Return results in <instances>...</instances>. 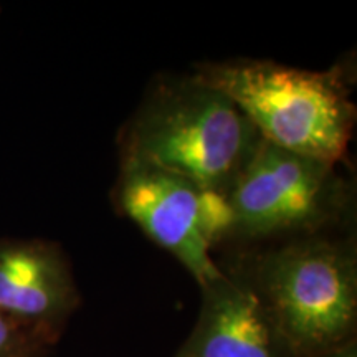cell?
I'll return each mask as SVG.
<instances>
[{
	"mask_svg": "<svg viewBox=\"0 0 357 357\" xmlns=\"http://www.w3.org/2000/svg\"><path fill=\"white\" fill-rule=\"evenodd\" d=\"M261 144L234 101L197 75L155 86L119 136L121 164L230 192Z\"/></svg>",
	"mask_w": 357,
	"mask_h": 357,
	"instance_id": "6da1fadb",
	"label": "cell"
},
{
	"mask_svg": "<svg viewBox=\"0 0 357 357\" xmlns=\"http://www.w3.org/2000/svg\"><path fill=\"white\" fill-rule=\"evenodd\" d=\"M195 75L234 101L268 144L337 166L346 158L356 106L339 66L234 60L200 65Z\"/></svg>",
	"mask_w": 357,
	"mask_h": 357,
	"instance_id": "7a4b0ae2",
	"label": "cell"
},
{
	"mask_svg": "<svg viewBox=\"0 0 357 357\" xmlns=\"http://www.w3.org/2000/svg\"><path fill=\"white\" fill-rule=\"evenodd\" d=\"M238 271L294 357L326 354L356 339L357 257L352 243L301 236L260 253Z\"/></svg>",
	"mask_w": 357,
	"mask_h": 357,
	"instance_id": "3957f363",
	"label": "cell"
},
{
	"mask_svg": "<svg viewBox=\"0 0 357 357\" xmlns=\"http://www.w3.org/2000/svg\"><path fill=\"white\" fill-rule=\"evenodd\" d=\"M229 194L236 215L235 236L242 240L311 236L336 222L347 204L337 164L265 141Z\"/></svg>",
	"mask_w": 357,
	"mask_h": 357,
	"instance_id": "277c9868",
	"label": "cell"
},
{
	"mask_svg": "<svg viewBox=\"0 0 357 357\" xmlns=\"http://www.w3.org/2000/svg\"><path fill=\"white\" fill-rule=\"evenodd\" d=\"M197 199L199 187L185 178L154 167L121 164L114 189L119 211L167 250L202 289L220 278L223 270L200 236Z\"/></svg>",
	"mask_w": 357,
	"mask_h": 357,
	"instance_id": "5b68a950",
	"label": "cell"
},
{
	"mask_svg": "<svg viewBox=\"0 0 357 357\" xmlns=\"http://www.w3.org/2000/svg\"><path fill=\"white\" fill-rule=\"evenodd\" d=\"M79 296L68 257L47 240H0V312L56 344Z\"/></svg>",
	"mask_w": 357,
	"mask_h": 357,
	"instance_id": "8992f818",
	"label": "cell"
},
{
	"mask_svg": "<svg viewBox=\"0 0 357 357\" xmlns=\"http://www.w3.org/2000/svg\"><path fill=\"white\" fill-rule=\"evenodd\" d=\"M174 357L294 356L250 281L230 270L202 288L197 323Z\"/></svg>",
	"mask_w": 357,
	"mask_h": 357,
	"instance_id": "52a82bcc",
	"label": "cell"
},
{
	"mask_svg": "<svg viewBox=\"0 0 357 357\" xmlns=\"http://www.w3.org/2000/svg\"><path fill=\"white\" fill-rule=\"evenodd\" d=\"M197 227L208 250L234 238L236 215L229 192L199 189Z\"/></svg>",
	"mask_w": 357,
	"mask_h": 357,
	"instance_id": "ba28073f",
	"label": "cell"
},
{
	"mask_svg": "<svg viewBox=\"0 0 357 357\" xmlns=\"http://www.w3.org/2000/svg\"><path fill=\"white\" fill-rule=\"evenodd\" d=\"M52 344L0 312V357H43Z\"/></svg>",
	"mask_w": 357,
	"mask_h": 357,
	"instance_id": "9c48e42d",
	"label": "cell"
},
{
	"mask_svg": "<svg viewBox=\"0 0 357 357\" xmlns=\"http://www.w3.org/2000/svg\"><path fill=\"white\" fill-rule=\"evenodd\" d=\"M314 357H357V341L347 342L346 346L339 347L336 351H331V352H326V354H321V356H314Z\"/></svg>",
	"mask_w": 357,
	"mask_h": 357,
	"instance_id": "30bf717a",
	"label": "cell"
}]
</instances>
